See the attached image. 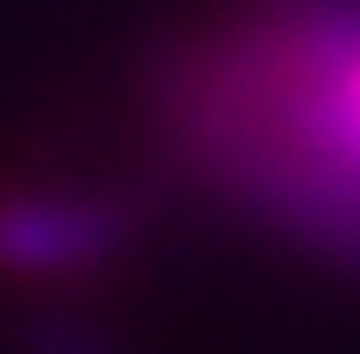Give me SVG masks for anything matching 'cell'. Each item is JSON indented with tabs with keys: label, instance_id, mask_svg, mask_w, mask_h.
I'll list each match as a JSON object with an SVG mask.
<instances>
[{
	"label": "cell",
	"instance_id": "obj_1",
	"mask_svg": "<svg viewBox=\"0 0 360 354\" xmlns=\"http://www.w3.org/2000/svg\"><path fill=\"white\" fill-rule=\"evenodd\" d=\"M159 116L214 189L360 269V0H257L159 68Z\"/></svg>",
	"mask_w": 360,
	"mask_h": 354
},
{
	"label": "cell",
	"instance_id": "obj_2",
	"mask_svg": "<svg viewBox=\"0 0 360 354\" xmlns=\"http://www.w3.org/2000/svg\"><path fill=\"white\" fill-rule=\"evenodd\" d=\"M134 226L141 214L116 189H6L0 196V275H92L129 251Z\"/></svg>",
	"mask_w": 360,
	"mask_h": 354
},
{
	"label": "cell",
	"instance_id": "obj_3",
	"mask_svg": "<svg viewBox=\"0 0 360 354\" xmlns=\"http://www.w3.org/2000/svg\"><path fill=\"white\" fill-rule=\"evenodd\" d=\"M19 354H116V342L68 312H31L19 324Z\"/></svg>",
	"mask_w": 360,
	"mask_h": 354
}]
</instances>
